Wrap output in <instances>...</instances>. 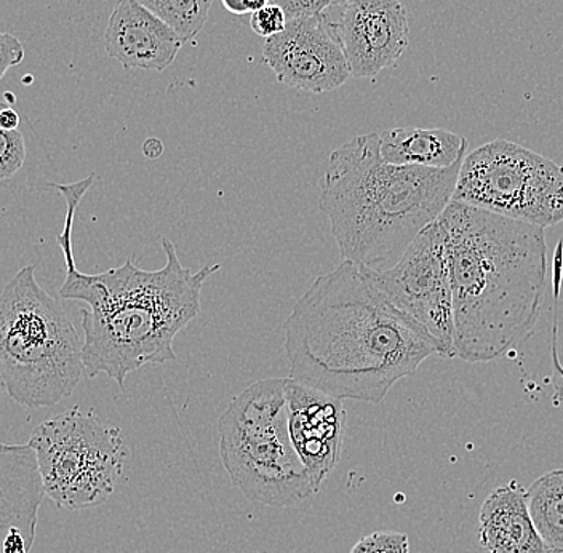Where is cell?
<instances>
[{
  "mask_svg": "<svg viewBox=\"0 0 563 553\" xmlns=\"http://www.w3.org/2000/svg\"><path fill=\"white\" fill-rule=\"evenodd\" d=\"M373 274L390 301L435 341L440 355L456 357L452 277L439 220L415 239L396 266Z\"/></svg>",
  "mask_w": 563,
  "mask_h": 553,
  "instance_id": "9c48e42d",
  "label": "cell"
},
{
  "mask_svg": "<svg viewBox=\"0 0 563 553\" xmlns=\"http://www.w3.org/2000/svg\"><path fill=\"white\" fill-rule=\"evenodd\" d=\"M329 12L352 77L378 76L407 51L410 26L400 0H344Z\"/></svg>",
  "mask_w": 563,
  "mask_h": 553,
  "instance_id": "8fae6325",
  "label": "cell"
},
{
  "mask_svg": "<svg viewBox=\"0 0 563 553\" xmlns=\"http://www.w3.org/2000/svg\"><path fill=\"white\" fill-rule=\"evenodd\" d=\"M478 541L488 553H552L531 520L527 491L516 480L496 488L482 504Z\"/></svg>",
  "mask_w": 563,
  "mask_h": 553,
  "instance_id": "9a60e30c",
  "label": "cell"
},
{
  "mask_svg": "<svg viewBox=\"0 0 563 553\" xmlns=\"http://www.w3.org/2000/svg\"><path fill=\"white\" fill-rule=\"evenodd\" d=\"M284 331L290 378L341 400L379 403L394 384L440 355L375 274L350 261L312 281Z\"/></svg>",
  "mask_w": 563,
  "mask_h": 553,
  "instance_id": "6da1fadb",
  "label": "cell"
},
{
  "mask_svg": "<svg viewBox=\"0 0 563 553\" xmlns=\"http://www.w3.org/2000/svg\"><path fill=\"white\" fill-rule=\"evenodd\" d=\"M470 141L443 129L400 126L379 133V153L394 165L449 168L466 157Z\"/></svg>",
  "mask_w": 563,
  "mask_h": 553,
  "instance_id": "2e32d148",
  "label": "cell"
},
{
  "mask_svg": "<svg viewBox=\"0 0 563 553\" xmlns=\"http://www.w3.org/2000/svg\"><path fill=\"white\" fill-rule=\"evenodd\" d=\"M563 280V241L558 243L554 253V269H552V290H554V323H552V376L551 383L554 387L552 405L563 407V365L559 357V301Z\"/></svg>",
  "mask_w": 563,
  "mask_h": 553,
  "instance_id": "d6986e66",
  "label": "cell"
},
{
  "mask_svg": "<svg viewBox=\"0 0 563 553\" xmlns=\"http://www.w3.org/2000/svg\"><path fill=\"white\" fill-rule=\"evenodd\" d=\"M343 2L344 0H276L274 3H279L288 16H294L302 13H325Z\"/></svg>",
  "mask_w": 563,
  "mask_h": 553,
  "instance_id": "cb8c5ba5",
  "label": "cell"
},
{
  "mask_svg": "<svg viewBox=\"0 0 563 553\" xmlns=\"http://www.w3.org/2000/svg\"><path fill=\"white\" fill-rule=\"evenodd\" d=\"M26 161V143L20 130L0 129V179L15 176Z\"/></svg>",
  "mask_w": 563,
  "mask_h": 553,
  "instance_id": "ffe728a7",
  "label": "cell"
},
{
  "mask_svg": "<svg viewBox=\"0 0 563 553\" xmlns=\"http://www.w3.org/2000/svg\"><path fill=\"white\" fill-rule=\"evenodd\" d=\"M351 553H410V541L397 531H375L362 538Z\"/></svg>",
  "mask_w": 563,
  "mask_h": 553,
  "instance_id": "44dd1931",
  "label": "cell"
},
{
  "mask_svg": "<svg viewBox=\"0 0 563 553\" xmlns=\"http://www.w3.org/2000/svg\"><path fill=\"white\" fill-rule=\"evenodd\" d=\"M18 126H20V114L12 106L0 103V129L13 132Z\"/></svg>",
  "mask_w": 563,
  "mask_h": 553,
  "instance_id": "484cf974",
  "label": "cell"
},
{
  "mask_svg": "<svg viewBox=\"0 0 563 553\" xmlns=\"http://www.w3.org/2000/svg\"><path fill=\"white\" fill-rule=\"evenodd\" d=\"M439 223L452 277L456 357L496 361L540 319L549 276L544 229L456 200Z\"/></svg>",
  "mask_w": 563,
  "mask_h": 553,
  "instance_id": "3957f363",
  "label": "cell"
},
{
  "mask_svg": "<svg viewBox=\"0 0 563 553\" xmlns=\"http://www.w3.org/2000/svg\"><path fill=\"white\" fill-rule=\"evenodd\" d=\"M452 200L549 228L563 221V167L512 141H490L464 157Z\"/></svg>",
  "mask_w": 563,
  "mask_h": 553,
  "instance_id": "ba28073f",
  "label": "cell"
},
{
  "mask_svg": "<svg viewBox=\"0 0 563 553\" xmlns=\"http://www.w3.org/2000/svg\"><path fill=\"white\" fill-rule=\"evenodd\" d=\"M30 445L47 498L68 510L108 501L130 461L121 429L104 425L79 407L38 424Z\"/></svg>",
  "mask_w": 563,
  "mask_h": 553,
  "instance_id": "52a82bcc",
  "label": "cell"
},
{
  "mask_svg": "<svg viewBox=\"0 0 563 553\" xmlns=\"http://www.w3.org/2000/svg\"><path fill=\"white\" fill-rule=\"evenodd\" d=\"M527 504L549 551L563 553V468L537 478L527 489Z\"/></svg>",
  "mask_w": 563,
  "mask_h": 553,
  "instance_id": "e0dca14e",
  "label": "cell"
},
{
  "mask_svg": "<svg viewBox=\"0 0 563 553\" xmlns=\"http://www.w3.org/2000/svg\"><path fill=\"white\" fill-rule=\"evenodd\" d=\"M185 44L139 0H118L104 31L106 53L125 69L162 73L174 65Z\"/></svg>",
  "mask_w": 563,
  "mask_h": 553,
  "instance_id": "4fadbf2b",
  "label": "cell"
},
{
  "mask_svg": "<svg viewBox=\"0 0 563 553\" xmlns=\"http://www.w3.org/2000/svg\"><path fill=\"white\" fill-rule=\"evenodd\" d=\"M143 153L146 157L157 158L164 153V144L156 139L147 140L146 143L143 144Z\"/></svg>",
  "mask_w": 563,
  "mask_h": 553,
  "instance_id": "4316f807",
  "label": "cell"
},
{
  "mask_svg": "<svg viewBox=\"0 0 563 553\" xmlns=\"http://www.w3.org/2000/svg\"><path fill=\"white\" fill-rule=\"evenodd\" d=\"M463 161L449 168L389 164L379 153V133L355 136L334 150L319 206L341 258L373 273L396 266L452 202Z\"/></svg>",
  "mask_w": 563,
  "mask_h": 553,
  "instance_id": "277c9868",
  "label": "cell"
},
{
  "mask_svg": "<svg viewBox=\"0 0 563 553\" xmlns=\"http://www.w3.org/2000/svg\"><path fill=\"white\" fill-rule=\"evenodd\" d=\"M144 9L164 21L185 42L192 41L206 26L213 0H139Z\"/></svg>",
  "mask_w": 563,
  "mask_h": 553,
  "instance_id": "ac0fdd59",
  "label": "cell"
},
{
  "mask_svg": "<svg viewBox=\"0 0 563 553\" xmlns=\"http://www.w3.org/2000/svg\"><path fill=\"white\" fill-rule=\"evenodd\" d=\"M263 63L282 84L308 93L336 90L352 77L336 27L327 13L288 16L285 30L266 38Z\"/></svg>",
  "mask_w": 563,
  "mask_h": 553,
  "instance_id": "30bf717a",
  "label": "cell"
},
{
  "mask_svg": "<svg viewBox=\"0 0 563 553\" xmlns=\"http://www.w3.org/2000/svg\"><path fill=\"white\" fill-rule=\"evenodd\" d=\"M288 433L299 461L308 472L316 491L322 488L341 460L347 414L343 400L285 379Z\"/></svg>",
  "mask_w": 563,
  "mask_h": 553,
  "instance_id": "7c38bea8",
  "label": "cell"
},
{
  "mask_svg": "<svg viewBox=\"0 0 563 553\" xmlns=\"http://www.w3.org/2000/svg\"><path fill=\"white\" fill-rule=\"evenodd\" d=\"M220 456L249 501L290 507L316 495L288 433L285 379L256 380L218 421Z\"/></svg>",
  "mask_w": 563,
  "mask_h": 553,
  "instance_id": "8992f818",
  "label": "cell"
},
{
  "mask_svg": "<svg viewBox=\"0 0 563 553\" xmlns=\"http://www.w3.org/2000/svg\"><path fill=\"white\" fill-rule=\"evenodd\" d=\"M288 23V15L284 7L279 3L271 2L269 5L256 10L250 18V27L253 33L262 35V37H273V35L280 34Z\"/></svg>",
  "mask_w": 563,
  "mask_h": 553,
  "instance_id": "7402d4cb",
  "label": "cell"
},
{
  "mask_svg": "<svg viewBox=\"0 0 563 553\" xmlns=\"http://www.w3.org/2000/svg\"><path fill=\"white\" fill-rule=\"evenodd\" d=\"M3 387H5V384H3V379L0 378V394H2Z\"/></svg>",
  "mask_w": 563,
  "mask_h": 553,
  "instance_id": "83f0119b",
  "label": "cell"
},
{
  "mask_svg": "<svg viewBox=\"0 0 563 553\" xmlns=\"http://www.w3.org/2000/svg\"><path fill=\"white\" fill-rule=\"evenodd\" d=\"M84 343L58 299L24 266L0 294V378L21 407H53L82 379Z\"/></svg>",
  "mask_w": 563,
  "mask_h": 553,
  "instance_id": "5b68a950",
  "label": "cell"
},
{
  "mask_svg": "<svg viewBox=\"0 0 563 553\" xmlns=\"http://www.w3.org/2000/svg\"><path fill=\"white\" fill-rule=\"evenodd\" d=\"M90 174L70 185H48L65 197L68 213L58 237L66 264L63 299L87 302L82 309L84 366L90 378L104 373L125 389L130 373L146 365L176 361L175 338L200 313V296L207 278L221 269L207 264L186 269L174 243L162 237L167 263L158 270H144L132 259L106 273L84 274L73 253V228L77 208L93 185Z\"/></svg>",
  "mask_w": 563,
  "mask_h": 553,
  "instance_id": "7a4b0ae2",
  "label": "cell"
},
{
  "mask_svg": "<svg viewBox=\"0 0 563 553\" xmlns=\"http://www.w3.org/2000/svg\"><path fill=\"white\" fill-rule=\"evenodd\" d=\"M224 9L234 15H245V13H253L263 7L269 5L271 0H221Z\"/></svg>",
  "mask_w": 563,
  "mask_h": 553,
  "instance_id": "d4e9b609",
  "label": "cell"
},
{
  "mask_svg": "<svg viewBox=\"0 0 563 553\" xmlns=\"http://www.w3.org/2000/svg\"><path fill=\"white\" fill-rule=\"evenodd\" d=\"M45 496L33 446L0 443V553L13 533L35 541Z\"/></svg>",
  "mask_w": 563,
  "mask_h": 553,
  "instance_id": "5bb4252c",
  "label": "cell"
},
{
  "mask_svg": "<svg viewBox=\"0 0 563 553\" xmlns=\"http://www.w3.org/2000/svg\"><path fill=\"white\" fill-rule=\"evenodd\" d=\"M24 59V48L15 35L0 33V79L7 70L20 65Z\"/></svg>",
  "mask_w": 563,
  "mask_h": 553,
  "instance_id": "603a6c76",
  "label": "cell"
}]
</instances>
